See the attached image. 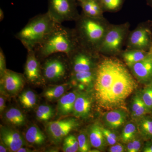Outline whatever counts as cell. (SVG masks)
Segmentation results:
<instances>
[{
	"label": "cell",
	"mask_w": 152,
	"mask_h": 152,
	"mask_svg": "<svg viewBox=\"0 0 152 152\" xmlns=\"http://www.w3.org/2000/svg\"><path fill=\"white\" fill-rule=\"evenodd\" d=\"M136 121L139 134L144 140H152V114H147Z\"/></svg>",
	"instance_id": "obj_26"
},
{
	"label": "cell",
	"mask_w": 152,
	"mask_h": 152,
	"mask_svg": "<svg viewBox=\"0 0 152 152\" xmlns=\"http://www.w3.org/2000/svg\"><path fill=\"white\" fill-rule=\"evenodd\" d=\"M20 104L24 108L31 110L34 108L37 103V96L31 90H25L19 96Z\"/></svg>",
	"instance_id": "obj_27"
},
{
	"label": "cell",
	"mask_w": 152,
	"mask_h": 152,
	"mask_svg": "<svg viewBox=\"0 0 152 152\" xmlns=\"http://www.w3.org/2000/svg\"><path fill=\"white\" fill-rule=\"evenodd\" d=\"M94 1H96L100 3L101 0H94Z\"/></svg>",
	"instance_id": "obj_47"
},
{
	"label": "cell",
	"mask_w": 152,
	"mask_h": 152,
	"mask_svg": "<svg viewBox=\"0 0 152 152\" xmlns=\"http://www.w3.org/2000/svg\"><path fill=\"white\" fill-rule=\"evenodd\" d=\"M152 45L151 20L140 23L134 29L130 31L126 40V49L149 52Z\"/></svg>",
	"instance_id": "obj_8"
},
{
	"label": "cell",
	"mask_w": 152,
	"mask_h": 152,
	"mask_svg": "<svg viewBox=\"0 0 152 152\" xmlns=\"http://www.w3.org/2000/svg\"><path fill=\"white\" fill-rule=\"evenodd\" d=\"M94 99V95L89 92H79L74 105V116L82 119L88 118L91 114Z\"/></svg>",
	"instance_id": "obj_15"
},
{
	"label": "cell",
	"mask_w": 152,
	"mask_h": 152,
	"mask_svg": "<svg viewBox=\"0 0 152 152\" xmlns=\"http://www.w3.org/2000/svg\"><path fill=\"white\" fill-rule=\"evenodd\" d=\"M101 152V151H100V150H99V149H97L96 148H94V149L91 150V149L89 151V152Z\"/></svg>",
	"instance_id": "obj_45"
},
{
	"label": "cell",
	"mask_w": 152,
	"mask_h": 152,
	"mask_svg": "<svg viewBox=\"0 0 152 152\" xmlns=\"http://www.w3.org/2000/svg\"><path fill=\"white\" fill-rule=\"evenodd\" d=\"M2 117L6 123L13 126H23L27 122L25 114L20 109L15 107L6 110Z\"/></svg>",
	"instance_id": "obj_21"
},
{
	"label": "cell",
	"mask_w": 152,
	"mask_h": 152,
	"mask_svg": "<svg viewBox=\"0 0 152 152\" xmlns=\"http://www.w3.org/2000/svg\"><path fill=\"white\" fill-rule=\"evenodd\" d=\"M127 67L117 57L101 55L96 70L93 95L102 110L109 111L126 108V100L138 86Z\"/></svg>",
	"instance_id": "obj_1"
},
{
	"label": "cell",
	"mask_w": 152,
	"mask_h": 152,
	"mask_svg": "<svg viewBox=\"0 0 152 152\" xmlns=\"http://www.w3.org/2000/svg\"><path fill=\"white\" fill-rule=\"evenodd\" d=\"M7 70L5 56L4 54L2 49L1 48L0 49V77H2Z\"/></svg>",
	"instance_id": "obj_36"
},
{
	"label": "cell",
	"mask_w": 152,
	"mask_h": 152,
	"mask_svg": "<svg viewBox=\"0 0 152 152\" xmlns=\"http://www.w3.org/2000/svg\"><path fill=\"white\" fill-rule=\"evenodd\" d=\"M56 24L48 12L39 14L30 19L15 37L27 51L34 50L50 32Z\"/></svg>",
	"instance_id": "obj_4"
},
{
	"label": "cell",
	"mask_w": 152,
	"mask_h": 152,
	"mask_svg": "<svg viewBox=\"0 0 152 152\" xmlns=\"http://www.w3.org/2000/svg\"><path fill=\"white\" fill-rule=\"evenodd\" d=\"M150 53H151V55H152V45L151 48V50H150Z\"/></svg>",
	"instance_id": "obj_46"
},
{
	"label": "cell",
	"mask_w": 152,
	"mask_h": 152,
	"mask_svg": "<svg viewBox=\"0 0 152 152\" xmlns=\"http://www.w3.org/2000/svg\"><path fill=\"white\" fill-rule=\"evenodd\" d=\"M138 134L137 124L132 122L127 123L123 128L121 136V140L124 143L127 144Z\"/></svg>",
	"instance_id": "obj_29"
},
{
	"label": "cell",
	"mask_w": 152,
	"mask_h": 152,
	"mask_svg": "<svg viewBox=\"0 0 152 152\" xmlns=\"http://www.w3.org/2000/svg\"><path fill=\"white\" fill-rule=\"evenodd\" d=\"M4 18V13L1 9H0V20L2 21Z\"/></svg>",
	"instance_id": "obj_43"
},
{
	"label": "cell",
	"mask_w": 152,
	"mask_h": 152,
	"mask_svg": "<svg viewBox=\"0 0 152 152\" xmlns=\"http://www.w3.org/2000/svg\"><path fill=\"white\" fill-rule=\"evenodd\" d=\"M147 4L152 9V0H145Z\"/></svg>",
	"instance_id": "obj_44"
},
{
	"label": "cell",
	"mask_w": 152,
	"mask_h": 152,
	"mask_svg": "<svg viewBox=\"0 0 152 152\" xmlns=\"http://www.w3.org/2000/svg\"><path fill=\"white\" fill-rule=\"evenodd\" d=\"M0 152H10L7 147L1 141L0 143Z\"/></svg>",
	"instance_id": "obj_40"
},
{
	"label": "cell",
	"mask_w": 152,
	"mask_h": 152,
	"mask_svg": "<svg viewBox=\"0 0 152 152\" xmlns=\"http://www.w3.org/2000/svg\"><path fill=\"white\" fill-rule=\"evenodd\" d=\"M151 113L152 114V113Z\"/></svg>",
	"instance_id": "obj_50"
},
{
	"label": "cell",
	"mask_w": 152,
	"mask_h": 152,
	"mask_svg": "<svg viewBox=\"0 0 152 152\" xmlns=\"http://www.w3.org/2000/svg\"><path fill=\"white\" fill-rule=\"evenodd\" d=\"M24 75L26 81L33 84L39 85L45 81L42 72V63L34 50L28 51Z\"/></svg>",
	"instance_id": "obj_12"
},
{
	"label": "cell",
	"mask_w": 152,
	"mask_h": 152,
	"mask_svg": "<svg viewBox=\"0 0 152 152\" xmlns=\"http://www.w3.org/2000/svg\"><path fill=\"white\" fill-rule=\"evenodd\" d=\"M133 143V148L134 152H141L143 146L144 142L145 141L138 134L137 136L132 140Z\"/></svg>",
	"instance_id": "obj_35"
},
{
	"label": "cell",
	"mask_w": 152,
	"mask_h": 152,
	"mask_svg": "<svg viewBox=\"0 0 152 152\" xmlns=\"http://www.w3.org/2000/svg\"><path fill=\"white\" fill-rule=\"evenodd\" d=\"M149 53V52L140 50L126 49L123 50L119 56L128 68H129L134 64L143 59Z\"/></svg>",
	"instance_id": "obj_22"
},
{
	"label": "cell",
	"mask_w": 152,
	"mask_h": 152,
	"mask_svg": "<svg viewBox=\"0 0 152 152\" xmlns=\"http://www.w3.org/2000/svg\"><path fill=\"white\" fill-rule=\"evenodd\" d=\"M126 151V147L122 144L117 143L113 145L110 146L108 149L110 152H124Z\"/></svg>",
	"instance_id": "obj_37"
},
{
	"label": "cell",
	"mask_w": 152,
	"mask_h": 152,
	"mask_svg": "<svg viewBox=\"0 0 152 152\" xmlns=\"http://www.w3.org/2000/svg\"><path fill=\"white\" fill-rule=\"evenodd\" d=\"M101 55L79 45L68 56L70 65L71 75L96 70Z\"/></svg>",
	"instance_id": "obj_7"
},
{
	"label": "cell",
	"mask_w": 152,
	"mask_h": 152,
	"mask_svg": "<svg viewBox=\"0 0 152 152\" xmlns=\"http://www.w3.org/2000/svg\"><path fill=\"white\" fill-rule=\"evenodd\" d=\"M76 1H77L79 2H81L82 1H84V0H76Z\"/></svg>",
	"instance_id": "obj_48"
},
{
	"label": "cell",
	"mask_w": 152,
	"mask_h": 152,
	"mask_svg": "<svg viewBox=\"0 0 152 152\" xmlns=\"http://www.w3.org/2000/svg\"><path fill=\"white\" fill-rule=\"evenodd\" d=\"M79 124L76 118L48 122L46 126L47 134L53 143L58 145L71 132L78 127Z\"/></svg>",
	"instance_id": "obj_10"
},
{
	"label": "cell",
	"mask_w": 152,
	"mask_h": 152,
	"mask_svg": "<svg viewBox=\"0 0 152 152\" xmlns=\"http://www.w3.org/2000/svg\"><path fill=\"white\" fill-rule=\"evenodd\" d=\"M48 12L56 23L76 21L80 15L76 0H48Z\"/></svg>",
	"instance_id": "obj_9"
},
{
	"label": "cell",
	"mask_w": 152,
	"mask_h": 152,
	"mask_svg": "<svg viewBox=\"0 0 152 152\" xmlns=\"http://www.w3.org/2000/svg\"><path fill=\"white\" fill-rule=\"evenodd\" d=\"M96 70L71 74L70 77L71 83L74 86H77L80 90H83L86 88H93Z\"/></svg>",
	"instance_id": "obj_19"
},
{
	"label": "cell",
	"mask_w": 152,
	"mask_h": 152,
	"mask_svg": "<svg viewBox=\"0 0 152 152\" xmlns=\"http://www.w3.org/2000/svg\"><path fill=\"white\" fill-rule=\"evenodd\" d=\"M141 152H152V140L145 141Z\"/></svg>",
	"instance_id": "obj_39"
},
{
	"label": "cell",
	"mask_w": 152,
	"mask_h": 152,
	"mask_svg": "<svg viewBox=\"0 0 152 152\" xmlns=\"http://www.w3.org/2000/svg\"><path fill=\"white\" fill-rule=\"evenodd\" d=\"M125 0H101L100 4L104 12H116L122 7Z\"/></svg>",
	"instance_id": "obj_30"
},
{
	"label": "cell",
	"mask_w": 152,
	"mask_h": 152,
	"mask_svg": "<svg viewBox=\"0 0 152 152\" xmlns=\"http://www.w3.org/2000/svg\"><path fill=\"white\" fill-rule=\"evenodd\" d=\"M74 28L79 45L99 53L110 23L104 17L92 18L83 13L76 21Z\"/></svg>",
	"instance_id": "obj_3"
},
{
	"label": "cell",
	"mask_w": 152,
	"mask_h": 152,
	"mask_svg": "<svg viewBox=\"0 0 152 152\" xmlns=\"http://www.w3.org/2000/svg\"><path fill=\"white\" fill-rule=\"evenodd\" d=\"M78 92L74 91L66 93L58 101L57 114L58 116H65L73 114L74 105Z\"/></svg>",
	"instance_id": "obj_17"
},
{
	"label": "cell",
	"mask_w": 152,
	"mask_h": 152,
	"mask_svg": "<svg viewBox=\"0 0 152 152\" xmlns=\"http://www.w3.org/2000/svg\"><path fill=\"white\" fill-rule=\"evenodd\" d=\"M62 150L64 152H78L79 144L77 137L71 134L67 136L63 141Z\"/></svg>",
	"instance_id": "obj_31"
},
{
	"label": "cell",
	"mask_w": 152,
	"mask_h": 152,
	"mask_svg": "<svg viewBox=\"0 0 152 152\" xmlns=\"http://www.w3.org/2000/svg\"><path fill=\"white\" fill-rule=\"evenodd\" d=\"M42 68L44 80L51 83L61 81L71 75L69 60L65 54L59 53L47 57L43 60Z\"/></svg>",
	"instance_id": "obj_6"
},
{
	"label": "cell",
	"mask_w": 152,
	"mask_h": 152,
	"mask_svg": "<svg viewBox=\"0 0 152 152\" xmlns=\"http://www.w3.org/2000/svg\"><path fill=\"white\" fill-rule=\"evenodd\" d=\"M127 113L124 109H117L106 112L103 121L106 127L112 130L120 129L126 122Z\"/></svg>",
	"instance_id": "obj_16"
},
{
	"label": "cell",
	"mask_w": 152,
	"mask_h": 152,
	"mask_svg": "<svg viewBox=\"0 0 152 152\" xmlns=\"http://www.w3.org/2000/svg\"><path fill=\"white\" fill-rule=\"evenodd\" d=\"M126 150L128 152H134V148H133L132 141H130L128 142L126 144Z\"/></svg>",
	"instance_id": "obj_41"
},
{
	"label": "cell",
	"mask_w": 152,
	"mask_h": 152,
	"mask_svg": "<svg viewBox=\"0 0 152 152\" xmlns=\"http://www.w3.org/2000/svg\"><path fill=\"white\" fill-rule=\"evenodd\" d=\"M128 68L139 83L144 86L152 83V55L150 52L143 59Z\"/></svg>",
	"instance_id": "obj_13"
},
{
	"label": "cell",
	"mask_w": 152,
	"mask_h": 152,
	"mask_svg": "<svg viewBox=\"0 0 152 152\" xmlns=\"http://www.w3.org/2000/svg\"><path fill=\"white\" fill-rule=\"evenodd\" d=\"M0 139L10 152H17L19 149L27 145L23 134L7 126L1 125Z\"/></svg>",
	"instance_id": "obj_14"
},
{
	"label": "cell",
	"mask_w": 152,
	"mask_h": 152,
	"mask_svg": "<svg viewBox=\"0 0 152 152\" xmlns=\"http://www.w3.org/2000/svg\"><path fill=\"white\" fill-rule=\"evenodd\" d=\"M79 4L85 15L92 18L104 17V12L99 3L94 0H84L80 2Z\"/></svg>",
	"instance_id": "obj_24"
},
{
	"label": "cell",
	"mask_w": 152,
	"mask_h": 152,
	"mask_svg": "<svg viewBox=\"0 0 152 152\" xmlns=\"http://www.w3.org/2000/svg\"><path fill=\"white\" fill-rule=\"evenodd\" d=\"M91 147L100 151H103L107 145L102 126L97 123H94L88 127L87 131Z\"/></svg>",
	"instance_id": "obj_20"
},
{
	"label": "cell",
	"mask_w": 152,
	"mask_h": 152,
	"mask_svg": "<svg viewBox=\"0 0 152 152\" xmlns=\"http://www.w3.org/2000/svg\"><path fill=\"white\" fill-rule=\"evenodd\" d=\"M79 45L74 28L56 23L34 50L41 61L51 55L59 53L69 56Z\"/></svg>",
	"instance_id": "obj_2"
},
{
	"label": "cell",
	"mask_w": 152,
	"mask_h": 152,
	"mask_svg": "<svg viewBox=\"0 0 152 152\" xmlns=\"http://www.w3.org/2000/svg\"><path fill=\"white\" fill-rule=\"evenodd\" d=\"M26 81L24 74L7 69L1 77V94L15 96L21 91Z\"/></svg>",
	"instance_id": "obj_11"
},
{
	"label": "cell",
	"mask_w": 152,
	"mask_h": 152,
	"mask_svg": "<svg viewBox=\"0 0 152 152\" xmlns=\"http://www.w3.org/2000/svg\"><path fill=\"white\" fill-rule=\"evenodd\" d=\"M130 27L128 22L121 24L110 23L99 48V53L107 56H119L125 46Z\"/></svg>",
	"instance_id": "obj_5"
},
{
	"label": "cell",
	"mask_w": 152,
	"mask_h": 152,
	"mask_svg": "<svg viewBox=\"0 0 152 152\" xmlns=\"http://www.w3.org/2000/svg\"><path fill=\"white\" fill-rule=\"evenodd\" d=\"M36 117L37 120L42 122H48L55 115V110L52 106L48 104H41L36 109Z\"/></svg>",
	"instance_id": "obj_28"
},
{
	"label": "cell",
	"mask_w": 152,
	"mask_h": 152,
	"mask_svg": "<svg viewBox=\"0 0 152 152\" xmlns=\"http://www.w3.org/2000/svg\"><path fill=\"white\" fill-rule=\"evenodd\" d=\"M141 95L144 103L152 113V83L145 86L140 91Z\"/></svg>",
	"instance_id": "obj_33"
},
{
	"label": "cell",
	"mask_w": 152,
	"mask_h": 152,
	"mask_svg": "<svg viewBox=\"0 0 152 152\" xmlns=\"http://www.w3.org/2000/svg\"><path fill=\"white\" fill-rule=\"evenodd\" d=\"M25 146H26L22 147L20 148L19 149L17 152H32L34 151V150L31 149Z\"/></svg>",
	"instance_id": "obj_42"
},
{
	"label": "cell",
	"mask_w": 152,
	"mask_h": 152,
	"mask_svg": "<svg viewBox=\"0 0 152 152\" xmlns=\"http://www.w3.org/2000/svg\"><path fill=\"white\" fill-rule=\"evenodd\" d=\"M131 107L132 118L136 121L147 114L151 113L144 103L140 91L136 93L133 97Z\"/></svg>",
	"instance_id": "obj_23"
},
{
	"label": "cell",
	"mask_w": 152,
	"mask_h": 152,
	"mask_svg": "<svg viewBox=\"0 0 152 152\" xmlns=\"http://www.w3.org/2000/svg\"><path fill=\"white\" fill-rule=\"evenodd\" d=\"M23 135L27 144L31 146H42L46 142V136L37 125L34 124L27 128Z\"/></svg>",
	"instance_id": "obj_18"
},
{
	"label": "cell",
	"mask_w": 152,
	"mask_h": 152,
	"mask_svg": "<svg viewBox=\"0 0 152 152\" xmlns=\"http://www.w3.org/2000/svg\"><path fill=\"white\" fill-rule=\"evenodd\" d=\"M69 86V83H65L50 86L44 90L43 96L49 102L58 101L66 93Z\"/></svg>",
	"instance_id": "obj_25"
},
{
	"label": "cell",
	"mask_w": 152,
	"mask_h": 152,
	"mask_svg": "<svg viewBox=\"0 0 152 152\" xmlns=\"http://www.w3.org/2000/svg\"><path fill=\"white\" fill-rule=\"evenodd\" d=\"M78 141L79 144L78 152H89L91 150V143L87 132H82L78 135Z\"/></svg>",
	"instance_id": "obj_32"
},
{
	"label": "cell",
	"mask_w": 152,
	"mask_h": 152,
	"mask_svg": "<svg viewBox=\"0 0 152 152\" xmlns=\"http://www.w3.org/2000/svg\"><path fill=\"white\" fill-rule=\"evenodd\" d=\"M5 95L1 94L0 96V113L1 117L6 110V97Z\"/></svg>",
	"instance_id": "obj_38"
},
{
	"label": "cell",
	"mask_w": 152,
	"mask_h": 152,
	"mask_svg": "<svg viewBox=\"0 0 152 152\" xmlns=\"http://www.w3.org/2000/svg\"><path fill=\"white\" fill-rule=\"evenodd\" d=\"M152 23V20H151Z\"/></svg>",
	"instance_id": "obj_49"
},
{
	"label": "cell",
	"mask_w": 152,
	"mask_h": 152,
	"mask_svg": "<svg viewBox=\"0 0 152 152\" xmlns=\"http://www.w3.org/2000/svg\"><path fill=\"white\" fill-rule=\"evenodd\" d=\"M102 129L103 133L106 141L108 145H113L119 140V137L113 130L107 128H105L102 126Z\"/></svg>",
	"instance_id": "obj_34"
}]
</instances>
